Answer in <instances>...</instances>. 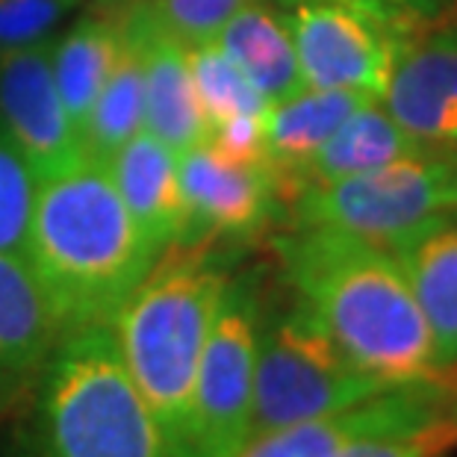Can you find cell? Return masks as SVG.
I'll return each mask as SVG.
<instances>
[{"mask_svg": "<svg viewBox=\"0 0 457 457\" xmlns=\"http://www.w3.org/2000/svg\"><path fill=\"white\" fill-rule=\"evenodd\" d=\"M275 254L295 298L366 375L384 386L445 381L390 248L334 228L293 225L275 239Z\"/></svg>", "mask_w": 457, "mask_h": 457, "instance_id": "1", "label": "cell"}, {"mask_svg": "<svg viewBox=\"0 0 457 457\" xmlns=\"http://www.w3.org/2000/svg\"><path fill=\"white\" fill-rule=\"evenodd\" d=\"M157 257L104 162L86 157L36 187L24 260L62 337L110 325Z\"/></svg>", "mask_w": 457, "mask_h": 457, "instance_id": "2", "label": "cell"}, {"mask_svg": "<svg viewBox=\"0 0 457 457\" xmlns=\"http://www.w3.org/2000/svg\"><path fill=\"white\" fill-rule=\"evenodd\" d=\"M207 245L165 248V257H157L110 322L119 354L157 416L171 457H189L192 390L230 280Z\"/></svg>", "mask_w": 457, "mask_h": 457, "instance_id": "3", "label": "cell"}, {"mask_svg": "<svg viewBox=\"0 0 457 457\" xmlns=\"http://www.w3.org/2000/svg\"><path fill=\"white\" fill-rule=\"evenodd\" d=\"M38 457H171L110 325L71 330L38 378Z\"/></svg>", "mask_w": 457, "mask_h": 457, "instance_id": "4", "label": "cell"}, {"mask_svg": "<svg viewBox=\"0 0 457 457\" xmlns=\"http://www.w3.org/2000/svg\"><path fill=\"white\" fill-rule=\"evenodd\" d=\"M384 390L298 298L269 322L260 319L251 436L348 411Z\"/></svg>", "mask_w": 457, "mask_h": 457, "instance_id": "5", "label": "cell"}, {"mask_svg": "<svg viewBox=\"0 0 457 457\" xmlns=\"http://www.w3.org/2000/svg\"><path fill=\"white\" fill-rule=\"evenodd\" d=\"M293 225L334 228L393 248L443 216H457V151H425L354 178L307 187L289 201Z\"/></svg>", "mask_w": 457, "mask_h": 457, "instance_id": "6", "label": "cell"}, {"mask_svg": "<svg viewBox=\"0 0 457 457\" xmlns=\"http://www.w3.org/2000/svg\"><path fill=\"white\" fill-rule=\"evenodd\" d=\"M260 319L254 280H228L192 390L189 457H233L251 440Z\"/></svg>", "mask_w": 457, "mask_h": 457, "instance_id": "7", "label": "cell"}, {"mask_svg": "<svg viewBox=\"0 0 457 457\" xmlns=\"http://www.w3.org/2000/svg\"><path fill=\"white\" fill-rule=\"evenodd\" d=\"M284 18L307 89L357 92L381 104L407 38L339 4H298Z\"/></svg>", "mask_w": 457, "mask_h": 457, "instance_id": "8", "label": "cell"}, {"mask_svg": "<svg viewBox=\"0 0 457 457\" xmlns=\"http://www.w3.org/2000/svg\"><path fill=\"white\" fill-rule=\"evenodd\" d=\"M0 136L27 162L36 187L86 160L54 77V47L0 54Z\"/></svg>", "mask_w": 457, "mask_h": 457, "instance_id": "9", "label": "cell"}, {"mask_svg": "<svg viewBox=\"0 0 457 457\" xmlns=\"http://www.w3.org/2000/svg\"><path fill=\"white\" fill-rule=\"evenodd\" d=\"M384 110L428 151H457V6L402 45Z\"/></svg>", "mask_w": 457, "mask_h": 457, "instance_id": "10", "label": "cell"}, {"mask_svg": "<svg viewBox=\"0 0 457 457\" xmlns=\"http://www.w3.org/2000/svg\"><path fill=\"white\" fill-rule=\"evenodd\" d=\"M178 183L189 216L187 245L219 237H254L280 207L269 165L230 162L207 145H198L178 160Z\"/></svg>", "mask_w": 457, "mask_h": 457, "instance_id": "11", "label": "cell"}, {"mask_svg": "<svg viewBox=\"0 0 457 457\" xmlns=\"http://www.w3.org/2000/svg\"><path fill=\"white\" fill-rule=\"evenodd\" d=\"M121 21L142 51L145 65V124L174 157H183L207 139L187 47L154 21L139 0H119Z\"/></svg>", "mask_w": 457, "mask_h": 457, "instance_id": "12", "label": "cell"}, {"mask_svg": "<svg viewBox=\"0 0 457 457\" xmlns=\"http://www.w3.org/2000/svg\"><path fill=\"white\" fill-rule=\"evenodd\" d=\"M62 328L24 257L0 254V413L42 378Z\"/></svg>", "mask_w": 457, "mask_h": 457, "instance_id": "13", "label": "cell"}, {"mask_svg": "<svg viewBox=\"0 0 457 457\" xmlns=\"http://www.w3.org/2000/svg\"><path fill=\"white\" fill-rule=\"evenodd\" d=\"M112 183L133 221L162 254L165 248L187 245L189 216L178 183V157L154 139L136 133L115 157L106 162Z\"/></svg>", "mask_w": 457, "mask_h": 457, "instance_id": "14", "label": "cell"}, {"mask_svg": "<svg viewBox=\"0 0 457 457\" xmlns=\"http://www.w3.org/2000/svg\"><path fill=\"white\" fill-rule=\"evenodd\" d=\"M363 104L372 101L357 92H339V89H304L287 101L269 104L266 115H262L266 165L275 174L280 204L293 201L307 160Z\"/></svg>", "mask_w": 457, "mask_h": 457, "instance_id": "15", "label": "cell"}, {"mask_svg": "<svg viewBox=\"0 0 457 457\" xmlns=\"http://www.w3.org/2000/svg\"><path fill=\"white\" fill-rule=\"evenodd\" d=\"M431 330L434 360L445 375L457 363V219L443 216L390 248Z\"/></svg>", "mask_w": 457, "mask_h": 457, "instance_id": "16", "label": "cell"}, {"mask_svg": "<svg viewBox=\"0 0 457 457\" xmlns=\"http://www.w3.org/2000/svg\"><path fill=\"white\" fill-rule=\"evenodd\" d=\"M121 51L119 0L89 9L54 47V77L77 136L83 142L86 121Z\"/></svg>", "mask_w": 457, "mask_h": 457, "instance_id": "17", "label": "cell"}, {"mask_svg": "<svg viewBox=\"0 0 457 457\" xmlns=\"http://www.w3.org/2000/svg\"><path fill=\"white\" fill-rule=\"evenodd\" d=\"M420 142L398 124L381 104H363L360 110L339 128L330 139L307 160L304 171L298 178V189L337 183L354 174H366L384 165L425 154ZM293 195V198H295Z\"/></svg>", "mask_w": 457, "mask_h": 457, "instance_id": "18", "label": "cell"}, {"mask_svg": "<svg viewBox=\"0 0 457 457\" xmlns=\"http://www.w3.org/2000/svg\"><path fill=\"white\" fill-rule=\"evenodd\" d=\"M216 45L242 68V74L257 86L269 104L287 101L307 89L287 18L266 4L248 0L225 24Z\"/></svg>", "mask_w": 457, "mask_h": 457, "instance_id": "19", "label": "cell"}, {"mask_svg": "<svg viewBox=\"0 0 457 457\" xmlns=\"http://www.w3.org/2000/svg\"><path fill=\"white\" fill-rule=\"evenodd\" d=\"M145 124V65L136 38L121 21V51L83 130V151L95 162H110Z\"/></svg>", "mask_w": 457, "mask_h": 457, "instance_id": "20", "label": "cell"}, {"mask_svg": "<svg viewBox=\"0 0 457 457\" xmlns=\"http://www.w3.org/2000/svg\"><path fill=\"white\" fill-rule=\"evenodd\" d=\"M187 62L207 130L237 115H266L269 101L216 42L187 47Z\"/></svg>", "mask_w": 457, "mask_h": 457, "instance_id": "21", "label": "cell"}, {"mask_svg": "<svg viewBox=\"0 0 457 457\" xmlns=\"http://www.w3.org/2000/svg\"><path fill=\"white\" fill-rule=\"evenodd\" d=\"M457 449V411L440 420L375 431L345 445L337 457H445Z\"/></svg>", "mask_w": 457, "mask_h": 457, "instance_id": "22", "label": "cell"}, {"mask_svg": "<svg viewBox=\"0 0 457 457\" xmlns=\"http://www.w3.org/2000/svg\"><path fill=\"white\" fill-rule=\"evenodd\" d=\"M36 180L18 151L0 136V254L24 257Z\"/></svg>", "mask_w": 457, "mask_h": 457, "instance_id": "23", "label": "cell"}, {"mask_svg": "<svg viewBox=\"0 0 457 457\" xmlns=\"http://www.w3.org/2000/svg\"><path fill=\"white\" fill-rule=\"evenodd\" d=\"M151 18L183 47L216 42L248 0H139Z\"/></svg>", "mask_w": 457, "mask_h": 457, "instance_id": "24", "label": "cell"}, {"mask_svg": "<svg viewBox=\"0 0 457 457\" xmlns=\"http://www.w3.org/2000/svg\"><path fill=\"white\" fill-rule=\"evenodd\" d=\"M83 0H0V54L45 45Z\"/></svg>", "mask_w": 457, "mask_h": 457, "instance_id": "25", "label": "cell"}, {"mask_svg": "<svg viewBox=\"0 0 457 457\" xmlns=\"http://www.w3.org/2000/svg\"><path fill=\"white\" fill-rule=\"evenodd\" d=\"M278 4H339L384 24L395 36L411 38L425 30V27H431L434 21H440L443 15H449L457 6V0H278Z\"/></svg>", "mask_w": 457, "mask_h": 457, "instance_id": "26", "label": "cell"}, {"mask_svg": "<svg viewBox=\"0 0 457 457\" xmlns=\"http://www.w3.org/2000/svg\"><path fill=\"white\" fill-rule=\"evenodd\" d=\"M210 151L239 165H266V133L262 115H237L207 130L204 139Z\"/></svg>", "mask_w": 457, "mask_h": 457, "instance_id": "27", "label": "cell"}, {"mask_svg": "<svg viewBox=\"0 0 457 457\" xmlns=\"http://www.w3.org/2000/svg\"><path fill=\"white\" fill-rule=\"evenodd\" d=\"M445 378H449V381H452V384L457 386V363H454V366L449 369V372H445Z\"/></svg>", "mask_w": 457, "mask_h": 457, "instance_id": "28", "label": "cell"}]
</instances>
